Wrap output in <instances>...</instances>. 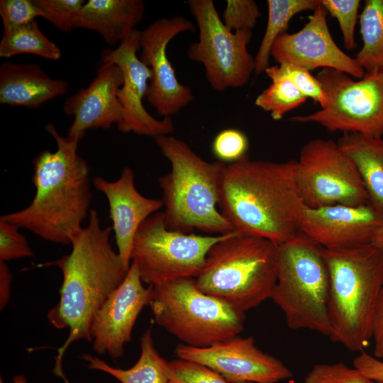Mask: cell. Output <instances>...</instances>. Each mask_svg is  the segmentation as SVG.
Returning <instances> with one entry per match:
<instances>
[{
  "label": "cell",
  "mask_w": 383,
  "mask_h": 383,
  "mask_svg": "<svg viewBox=\"0 0 383 383\" xmlns=\"http://www.w3.org/2000/svg\"><path fill=\"white\" fill-rule=\"evenodd\" d=\"M111 227L103 228L95 209H91L88 224L71 243L72 250L60 258L40 267H57L62 273L58 303L47 315L57 329H69V335L58 348L53 372L70 383L62 367L68 347L75 341L91 342L94 316L109 295L121 284L128 270L110 243Z\"/></svg>",
  "instance_id": "cell-1"
},
{
  "label": "cell",
  "mask_w": 383,
  "mask_h": 383,
  "mask_svg": "<svg viewBox=\"0 0 383 383\" xmlns=\"http://www.w3.org/2000/svg\"><path fill=\"white\" fill-rule=\"evenodd\" d=\"M296 160H241L225 165L218 206L235 231L277 245L301 233L305 204L294 181Z\"/></svg>",
  "instance_id": "cell-2"
},
{
  "label": "cell",
  "mask_w": 383,
  "mask_h": 383,
  "mask_svg": "<svg viewBox=\"0 0 383 383\" xmlns=\"http://www.w3.org/2000/svg\"><path fill=\"white\" fill-rule=\"evenodd\" d=\"M45 128L57 150L41 151L33 160V199L24 209L0 218L46 241L68 245L91 210L90 168L77 153L81 139L60 135L50 123Z\"/></svg>",
  "instance_id": "cell-3"
},
{
  "label": "cell",
  "mask_w": 383,
  "mask_h": 383,
  "mask_svg": "<svg viewBox=\"0 0 383 383\" xmlns=\"http://www.w3.org/2000/svg\"><path fill=\"white\" fill-rule=\"evenodd\" d=\"M330 277L329 337L352 352L372 338L376 306L383 287V252L372 243L343 249L323 248Z\"/></svg>",
  "instance_id": "cell-4"
},
{
  "label": "cell",
  "mask_w": 383,
  "mask_h": 383,
  "mask_svg": "<svg viewBox=\"0 0 383 383\" xmlns=\"http://www.w3.org/2000/svg\"><path fill=\"white\" fill-rule=\"evenodd\" d=\"M155 141L170 161L171 170L158 178L167 229L191 233L199 230L226 234L235 229L218 210L222 170L226 164L209 162L182 140L158 136Z\"/></svg>",
  "instance_id": "cell-5"
},
{
  "label": "cell",
  "mask_w": 383,
  "mask_h": 383,
  "mask_svg": "<svg viewBox=\"0 0 383 383\" xmlns=\"http://www.w3.org/2000/svg\"><path fill=\"white\" fill-rule=\"evenodd\" d=\"M278 250L268 239L232 231L210 248L196 285L245 312L271 299Z\"/></svg>",
  "instance_id": "cell-6"
},
{
  "label": "cell",
  "mask_w": 383,
  "mask_h": 383,
  "mask_svg": "<svg viewBox=\"0 0 383 383\" xmlns=\"http://www.w3.org/2000/svg\"><path fill=\"white\" fill-rule=\"evenodd\" d=\"M330 277L323 248L302 232L279 245L277 282L271 299L290 329L329 336Z\"/></svg>",
  "instance_id": "cell-7"
},
{
  "label": "cell",
  "mask_w": 383,
  "mask_h": 383,
  "mask_svg": "<svg viewBox=\"0 0 383 383\" xmlns=\"http://www.w3.org/2000/svg\"><path fill=\"white\" fill-rule=\"evenodd\" d=\"M149 306L157 324L192 347L213 345L244 328L245 312L203 292L195 278L152 286Z\"/></svg>",
  "instance_id": "cell-8"
},
{
  "label": "cell",
  "mask_w": 383,
  "mask_h": 383,
  "mask_svg": "<svg viewBox=\"0 0 383 383\" xmlns=\"http://www.w3.org/2000/svg\"><path fill=\"white\" fill-rule=\"evenodd\" d=\"M316 77L326 94L324 106L290 121L317 123L332 132L383 137V71L365 72L354 80L348 74L324 68Z\"/></svg>",
  "instance_id": "cell-9"
},
{
  "label": "cell",
  "mask_w": 383,
  "mask_h": 383,
  "mask_svg": "<svg viewBox=\"0 0 383 383\" xmlns=\"http://www.w3.org/2000/svg\"><path fill=\"white\" fill-rule=\"evenodd\" d=\"M227 234L173 231L166 227L163 211L157 212L140 226L133 243L131 262L137 265L142 282L148 285L196 278L210 248Z\"/></svg>",
  "instance_id": "cell-10"
},
{
  "label": "cell",
  "mask_w": 383,
  "mask_h": 383,
  "mask_svg": "<svg viewBox=\"0 0 383 383\" xmlns=\"http://www.w3.org/2000/svg\"><path fill=\"white\" fill-rule=\"evenodd\" d=\"M294 181L301 199L310 208L369 203L355 165L331 139H311L301 148Z\"/></svg>",
  "instance_id": "cell-11"
},
{
  "label": "cell",
  "mask_w": 383,
  "mask_h": 383,
  "mask_svg": "<svg viewBox=\"0 0 383 383\" xmlns=\"http://www.w3.org/2000/svg\"><path fill=\"white\" fill-rule=\"evenodd\" d=\"M188 6L199 29V40L189 46L188 57L204 65L214 90L245 86L255 70V57L248 50L252 32L229 31L212 0H189Z\"/></svg>",
  "instance_id": "cell-12"
},
{
  "label": "cell",
  "mask_w": 383,
  "mask_h": 383,
  "mask_svg": "<svg viewBox=\"0 0 383 383\" xmlns=\"http://www.w3.org/2000/svg\"><path fill=\"white\" fill-rule=\"evenodd\" d=\"M194 30V23L180 15L157 19L140 30L139 58L152 72L146 98L163 118L172 117L194 99L191 88L177 80L167 54L171 40Z\"/></svg>",
  "instance_id": "cell-13"
},
{
  "label": "cell",
  "mask_w": 383,
  "mask_h": 383,
  "mask_svg": "<svg viewBox=\"0 0 383 383\" xmlns=\"http://www.w3.org/2000/svg\"><path fill=\"white\" fill-rule=\"evenodd\" d=\"M140 30L137 28L115 49L104 48L101 62H111L121 70L123 83L118 91L123 109L121 122L117 126L123 133L152 137L170 135L174 128L171 117L161 120L151 116L145 109L143 99L147 97L152 72L139 58Z\"/></svg>",
  "instance_id": "cell-14"
},
{
  "label": "cell",
  "mask_w": 383,
  "mask_h": 383,
  "mask_svg": "<svg viewBox=\"0 0 383 383\" xmlns=\"http://www.w3.org/2000/svg\"><path fill=\"white\" fill-rule=\"evenodd\" d=\"M174 351L178 358L204 365L232 382L278 383L293 376L282 361L259 349L252 337L236 335L205 348L179 343Z\"/></svg>",
  "instance_id": "cell-15"
},
{
  "label": "cell",
  "mask_w": 383,
  "mask_h": 383,
  "mask_svg": "<svg viewBox=\"0 0 383 383\" xmlns=\"http://www.w3.org/2000/svg\"><path fill=\"white\" fill-rule=\"evenodd\" d=\"M327 14L319 0L301 29L294 33L287 32L277 39L271 50V57L278 64H291L309 72L320 67L328 68L361 79L365 72L355 58L335 43L327 24Z\"/></svg>",
  "instance_id": "cell-16"
},
{
  "label": "cell",
  "mask_w": 383,
  "mask_h": 383,
  "mask_svg": "<svg viewBox=\"0 0 383 383\" xmlns=\"http://www.w3.org/2000/svg\"><path fill=\"white\" fill-rule=\"evenodd\" d=\"M152 294V285L143 286L137 265L131 262L123 282L94 316L91 334L96 353L113 359L123 355L138 316L149 305Z\"/></svg>",
  "instance_id": "cell-17"
},
{
  "label": "cell",
  "mask_w": 383,
  "mask_h": 383,
  "mask_svg": "<svg viewBox=\"0 0 383 383\" xmlns=\"http://www.w3.org/2000/svg\"><path fill=\"white\" fill-rule=\"evenodd\" d=\"M383 225V213L371 204L310 208L305 205L300 228L324 249L349 248L372 243Z\"/></svg>",
  "instance_id": "cell-18"
},
{
  "label": "cell",
  "mask_w": 383,
  "mask_h": 383,
  "mask_svg": "<svg viewBox=\"0 0 383 383\" xmlns=\"http://www.w3.org/2000/svg\"><path fill=\"white\" fill-rule=\"evenodd\" d=\"M123 83L121 69L111 62H101L96 77L65 101V114L74 116L68 128L70 137L82 139L89 129H109L123 118L118 91Z\"/></svg>",
  "instance_id": "cell-19"
},
{
  "label": "cell",
  "mask_w": 383,
  "mask_h": 383,
  "mask_svg": "<svg viewBox=\"0 0 383 383\" xmlns=\"http://www.w3.org/2000/svg\"><path fill=\"white\" fill-rule=\"evenodd\" d=\"M92 183L107 199L117 252L128 270L133 243L140 226L163 206V201L145 197L137 190L135 174L130 167H123L115 181L97 176Z\"/></svg>",
  "instance_id": "cell-20"
},
{
  "label": "cell",
  "mask_w": 383,
  "mask_h": 383,
  "mask_svg": "<svg viewBox=\"0 0 383 383\" xmlns=\"http://www.w3.org/2000/svg\"><path fill=\"white\" fill-rule=\"evenodd\" d=\"M66 81L53 79L38 65L4 61L0 66V104L37 109L67 91Z\"/></svg>",
  "instance_id": "cell-21"
},
{
  "label": "cell",
  "mask_w": 383,
  "mask_h": 383,
  "mask_svg": "<svg viewBox=\"0 0 383 383\" xmlns=\"http://www.w3.org/2000/svg\"><path fill=\"white\" fill-rule=\"evenodd\" d=\"M145 9L141 0H89L81 9L76 28L96 31L106 44L114 45L136 28Z\"/></svg>",
  "instance_id": "cell-22"
},
{
  "label": "cell",
  "mask_w": 383,
  "mask_h": 383,
  "mask_svg": "<svg viewBox=\"0 0 383 383\" xmlns=\"http://www.w3.org/2000/svg\"><path fill=\"white\" fill-rule=\"evenodd\" d=\"M337 142L355 165L369 203L383 213V137L346 133Z\"/></svg>",
  "instance_id": "cell-23"
},
{
  "label": "cell",
  "mask_w": 383,
  "mask_h": 383,
  "mask_svg": "<svg viewBox=\"0 0 383 383\" xmlns=\"http://www.w3.org/2000/svg\"><path fill=\"white\" fill-rule=\"evenodd\" d=\"M82 358L90 370H99L113 376L121 383H169L167 364L156 350L152 330L147 329L140 338V355L135 364L126 370L116 368L90 354Z\"/></svg>",
  "instance_id": "cell-24"
},
{
  "label": "cell",
  "mask_w": 383,
  "mask_h": 383,
  "mask_svg": "<svg viewBox=\"0 0 383 383\" xmlns=\"http://www.w3.org/2000/svg\"><path fill=\"white\" fill-rule=\"evenodd\" d=\"M319 0H267V22L263 38L255 57V74L265 72L270 67L271 50L277 39L287 33L289 23L297 13L313 11Z\"/></svg>",
  "instance_id": "cell-25"
},
{
  "label": "cell",
  "mask_w": 383,
  "mask_h": 383,
  "mask_svg": "<svg viewBox=\"0 0 383 383\" xmlns=\"http://www.w3.org/2000/svg\"><path fill=\"white\" fill-rule=\"evenodd\" d=\"M362 46L355 57L365 72L383 71V0H366L360 15Z\"/></svg>",
  "instance_id": "cell-26"
},
{
  "label": "cell",
  "mask_w": 383,
  "mask_h": 383,
  "mask_svg": "<svg viewBox=\"0 0 383 383\" xmlns=\"http://www.w3.org/2000/svg\"><path fill=\"white\" fill-rule=\"evenodd\" d=\"M23 53L52 60H60L62 54L60 48L41 31L36 19L3 31L0 57L8 58Z\"/></svg>",
  "instance_id": "cell-27"
},
{
  "label": "cell",
  "mask_w": 383,
  "mask_h": 383,
  "mask_svg": "<svg viewBox=\"0 0 383 383\" xmlns=\"http://www.w3.org/2000/svg\"><path fill=\"white\" fill-rule=\"evenodd\" d=\"M271 84L257 95L256 106L269 112L274 121L305 103L308 98L288 79L269 76Z\"/></svg>",
  "instance_id": "cell-28"
},
{
  "label": "cell",
  "mask_w": 383,
  "mask_h": 383,
  "mask_svg": "<svg viewBox=\"0 0 383 383\" xmlns=\"http://www.w3.org/2000/svg\"><path fill=\"white\" fill-rule=\"evenodd\" d=\"M265 73L269 76H279L289 79L296 88L307 98L323 107L326 97L323 88L316 77L311 72L296 65L281 63L268 67Z\"/></svg>",
  "instance_id": "cell-29"
},
{
  "label": "cell",
  "mask_w": 383,
  "mask_h": 383,
  "mask_svg": "<svg viewBox=\"0 0 383 383\" xmlns=\"http://www.w3.org/2000/svg\"><path fill=\"white\" fill-rule=\"evenodd\" d=\"M167 374L169 383H235L204 365L180 358L168 362Z\"/></svg>",
  "instance_id": "cell-30"
},
{
  "label": "cell",
  "mask_w": 383,
  "mask_h": 383,
  "mask_svg": "<svg viewBox=\"0 0 383 383\" xmlns=\"http://www.w3.org/2000/svg\"><path fill=\"white\" fill-rule=\"evenodd\" d=\"M42 17L62 32L76 28L83 0H34Z\"/></svg>",
  "instance_id": "cell-31"
},
{
  "label": "cell",
  "mask_w": 383,
  "mask_h": 383,
  "mask_svg": "<svg viewBox=\"0 0 383 383\" xmlns=\"http://www.w3.org/2000/svg\"><path fill=\"white\" fill-rule=\"evenodd\" d=\"M261 16L262 12L253 0H228L222 21L231 32H252Z\"/></svg>",
  "instance_id": "cell-32"
},
{
  "label": "cell",
  "mask_w": 383,
  "mask_h": 383,
  "mask_svg": "<svg viewBox=\"0 0 383 383\" xmlns=\"http://www.w3.org/2000/svg\"><path fill=\"white\" fill-rule=\"evenodd\" d=\"M321 4L338 22L344 47L351 50L356 47L355 29L358 17L360 0H320Z\"/></svg>",
  "instance_id": "cell-33"
},
{
  "label": "cell",
  "mask_w": 383,
  "mask_h": 383,
  "mask_svg": "<svg viewBox=\"0 0 383 383\" xmlns=\"http://www.w3.org/2000/svg\"><path fill=\"white\" fill-rule=\"evenodd\" d=\"M302 383H377L342 362L315 365Z\"/></svg>",
  "instance_id": "cell-34"
},
{
  "label": "cell",
  "mask_w": 383,
  "mask_h": 383,
  "mask_svg": "<svg viewBox=\"0 0 383 383\" xmlns=\"http://www.w3.org/2000/svg\"><path fill=\"white\" fill-rule=\"evenodd\" d=\"M248 147V138L243 131L236 128H226L215 136L211 149L218 161L228 165L247 155Z\"/></svg>",
  "instance_id": "cell-35"
},
{
  "label": "cell",
  "mask_w": 383,
  "mask_h": 383,
  "mask_svg": "<svg viewBox=\"0 0 383 383\" xmlns=\"http://www.w3.org/2000/svg\"><path fill=\"white\" fill-rule=\"evenodd\" d=\"M19 229L0 218V262L34 256L26 238Z\"/></svg>",
  "instance_id": "cell-36"
},
{
  "label": "cell",
  "mask_w": 383,
  "mask_h": 383,
  "mask_svg": "<svg viewBox=\"0 0 383 383\" xmlns=\"http://www.w3.org/2000/svg\"><path fill=\"white\" fill-rule=\"evenodd\" d=\"M0 16L4 31L42 17V12L34 0H1Z\"/></svg>",
  "instance_id": "cell-37"
},
{
  "label": "cell",
  "mask_w": 383,
  "mask_h": 383,
  "mask_svg": "<svg viewBox=\"0 0 383 383\" xmlns=\"http://www.w3.org/2000/svg\"><path fill=\"white\" fill-rule=\"evenodd\" d=\"M353 365L367 378L376 382L383 381V361L374 356L362 350L354 359Z\"/></svg>",
  "instance_id": "cell-38"
},
{
  "label": "cell",
  "mask_w": 383,
  "mask_h": 383,
  "mask_svg": "<svg viewBox=\"0 0 383 383\" xmlns=\"http://www.w3.org/2000/svg\"><path fill=\"white\" fill-rule=\"evenodd\" d=\"M372 338L374 340V356L378 359L383 358V287L376 306Z\"/></svg>",
  "instance_id": "cell-39"
},
{
  "label": "cell",
  "mask_w": 383,
  "mask_h": 383,
  "mask_svg": "<svg viewBox=\"0 0 383 383\" xmlns=\"http://www.w3.org/2000/svg\"><path fill=\"white\" fill-rule=\"evenodd\" d=\"M12 274L6 262H0V307L3 309L10 299Z\"/></svg>",
  "instance_id": "cell-40"
},
{
  "label": "cell",
  "mask_w": 383,
  "mask_h": 383,
  "mask_svg": "<svg viewBox=\"0 0 383 383\" xmlns=\"http://www.w3.org/2000/svg\"><path fill=\"white\" fill-rule=\"evenodd\" d=\"M372 243L379 248L383 252V225L377 231Z\"/></svg>",
  "instance_id": "cell-41"
},
{
  "label": "cell",
  "mask_w": 383,
  "mask_h": 383,
  "mask_svg": "<svg viewBox=\"0 0 383 383\" xmlns=\"http://www.w3.org/2000/svg\"><path fill=\"white\" fill-rule=\"evenodd\" d=\"M13 383H27V379L23 374H17L13 378ZM0 383H4L1 377Z\"/></svg>",
  "instance_id": "cell-42"
},
{
  "label": "cell",
  "mask_w": 383,
  "mask_h": 383,
  "mask_svg": "<svg viewBox=\"0 0 383 383\" xmlns=\"http://www.w3.org/2000/svg\"><path fill=\"white\" fill-rule=\"evenodd\" d=\"M377 383H383V381L378 382Z\"/></svg>",
  "instance_id": "cell-43"
}]
</instances>
